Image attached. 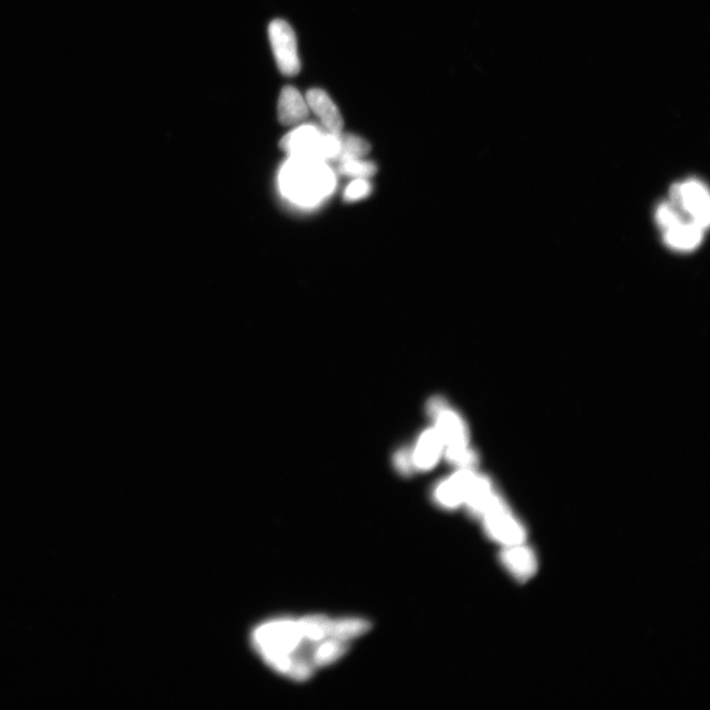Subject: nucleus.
<instances>
[{"label":"nucleus","mask_w":710,"mask_h":710,"mask_svg":"<svg viewBox=\"0 0 710 710\" xmlns=\"http://www.w3.org/2000/svg\"><path fill=\"white\" fill-rule=\"evenodd\" d=\"M250 641L267 668L286 679L305 682L316 671L313 655L321 641L306 636L299 619L283 617L262 621L251 631Z\"/></svg>","instance_id":"nucleus-1"},{"label":"nucleus","mask_w":710,"mask_h":710,"mask_svg":"<svg viewBox=\"0 0 710 710\" xmlns=\"http://www.w3.org/2000/svg\"><path fill=\"white\" fill-rule=\"evenodd\" d=\"M284 168L281 182L285 195L296 202L314 203L332 188V178L320 160L293 157Z\"/></svg>","instance_id":"nucleus-2"},{"label":"nucleus","mask_w":710,"mask_h":710,"mask_svg":"<svg viewBox=\"0 0 710 710\" xmlns=\"http://www.w3.org/2000/svg\"><path fill=\"white\" fill-rule=\"evenodd\" d=\"M427 410L436 421L437 433L447 446L446 456L452 464L462 469L475 465L476 456L468 447L466 426L459 416L440 397L428 402Z\"/></svg>","instance_id":"nucleus-3"},{"label":"nucleus","mask_w":710,"mask_h":710,"mask_svg":"<svg viewBox=\"0 0 710 710\" xmlns=\"http://www.w3.org/2000/svg\"><path fill=\"white\" fill-rule=\"evenodd\" d=\"M281 146L293 157L320 160L336 159L339 138L314 125L301 126L284 137Z\"/></svg>","instance_id":"nucleus-4"},{"label":"nucleus","mask_w":710,"mask_h":710,"mask_svg":"<svg viewBox=\"0 0 710 710\" xmlns=\"http://www.w3.org/2000/svg\"><path fill=\"white\" fill-rule=\"evenodd\" d=\"M670 202L687 220L707 230L710 223V198L703 182L690 179L677 182L671 188Z\"/></svg>","instance_id":"nucleus-5"},{"label":"nucleus","mask_w":710,"mask_h":710,"mask_svg":"<svg viewBox=\"0 0 710 710\" xmlns=\"http://www.w3.org/2000/svg\"><path fill=\"white\" fill-rule=\"evenodd\" d=\"M488 535L503 546L524 543L526 533L521 524L513 518L503 500L494 496L481 516Z\"/></svg>","instance_id":"nucleus-6"},{"label":"nucleus","mask_w":710,"mask_h":710,"mask_svg":"<svg viewBox=\"0 0 710 710\" xmlns=\"http://www.w3.org/2000/svg\"><path fill=\"white\" fill-rule=\"evenodd\" d=\"M268 35L279 70L286 77H294L301 64L294 29L285 20L277 19L268 27Z\"/></svg>","instance_id":"nucleus-7"},{"label":"nucleus","mask_w":710,"mask_h":710,"mask_svg":"<svg viewBox=\"0 0 710 710\" xmlns=\"http://www.w3.org/2000/svg\"><path fill=\"white\" fill-rule=\"evenodd\" d=\"M309 109L319 117L322 127L333 135L342 133L343 118L338 107L324 90L310 89L306 96Z\"/></svg>","instance_id":"nucleus-8"},{"label":"nucleus","mask_w":710,"mask_h":710,"mask_svg":"<svg viewBox=\"0 0 710 710\" xmlns=\"http://www.w3.org/2000/svg\"><path fill=\"white\" fill-rule=\"evenodd\" d=\"M470 469H462L454 476L441 481L434 490V499L448 509H454L465 503L469 487L473 478Z\"/></svg>","instance_id":"nucleus-9"},{"label":"nucleus","mask_w":710,"mask_h":710,"mask_svg":"<svg viewBox=\"0 0 710 710\" xmlns=\"http://www.w3.org/2000/svg\"><path fill=\"white\" fill-rule=\"evenodd\" d=\"M705 230L690 220H681L663 230L664 242L676 251H693L703 242Z\"/></svg>","instance_id":"nucleus-10"},{"label":"nucleus","mask_w":710,"mask_h":710,"mask_svg":"<svg viewBox=\"0 0 710 710\" xmlns=\"http://www.w3.org/2000/svg\"><path fill=\"white\" fill-rule=\"evenodd\" d=\"M309 111L305 97L294 86L283 89L277 106L279 122L285 126L298 125L309 116Z\"/></svg>","instance_id":"nucleus-11"},{"label":"nucleus","mask_w":710,"mask_h":710,"mask_svg":"<svg viewBox=\"0 0 710 710\" xmlns=\"http://www.w3.org/2000/svg\"><path fill=\"white\" fill-rule=\"evenodd\" d=\"M500 558L504 566L520 581L528 580L536 573V556L523 543L505 547Z\"/></svg>","instance_id":"nucleus-12"},{"label":"nucleus","mask_w":710,"mask_h":710,"mask_svg":"<svg viewBox=\"0 0 710 710\" xmlns=\"http://www.w3.org/2000/svg\"><path fill=\"white\" fill-rule=\"evenodd\" d=\"M444 443L436 429H428L419 437L412 459L414 467L419 470H429L436 465Z\"/></svg>","instance_id":"nucleus-13"},{"label":"nucleus","mask_w":710,"mask_h":710,"mask_svg":"<svg viewBox=\"0 0 710 710\" xmlns=\"http://www.w3.org/2000/svg\"><path fill=\"white\" fill-rule=\"evenodd\" d=\"M349 649L346 640L328 639L321 641L315 649L313 663L316 670L338 661Z\"/></svg>","instance_id":"nucleus-14"},{"label":"nucleus","mask_w":710,"mask_h":710,"mask_svg":"<svg viewBox=\"0 0 710 710\" xmlns=\"http://www.w3.org/2000/svg\"><path fill=\"white\" fill-rule=\"evenodd\" d=\"M339 154L337 160L362 159L370 152L369 144L365 139L350 134H340Z\"/></svg>","instance_id":"nucleus-15"},{"label":"nucleus","mask_w":710,"mask_h":710,"mask_svg":"<svg viewBox=\"0 0 710 710\" xmlns=\"http://www.w3.org/2000/svg\"><path fill=\"white\" fill-rule=\"evenodd\" d=\"M370 630V623L360 619H344L332 621L331 638L341 640H350L362 636Z\"/></svg>","instance_id":"nucleus-16"},{"label":"nucleus","mask_w":710,"mask_h":710,"mask_svg":"<svg viewBox=\"0 0 710 710\" xmlns=\"http://www.w3.org/2000/svg\"><path fill=\"white\" fill-rule=\"evenodd\" d=\"M339 171L342 175L367 180L376 173L378 168L369 161L347 159L340 161Z\"/></svg>","instance_id":"nucleus-17"},{"label":"nucleus","mask_w":710,"mask_h":710,"mask_svg":"<svg viewBox=\"0 0 710 710\" xmlns=\"http://www.w3.org/2000/svg\"><path fill=\"white\" fill-rule=\"evenodd\" d=\"M370 185L367 180L358 179L351 182L344 193V199L348 201H358L367 197L370 192Z\"/></svg>","instance_id":"nucleus-18"},{"label":"nucleus","mask_w":710,"mask_h":710,"mask_svg":"<svg viewBox=\"0 0 710 710\" xmlns=\"http://www.w3.org/2000/svg\"><path fill=\"white\" fill-rule=\"evenodd\" d=\"M396 466L403 473H411L414 468L412 453L407 450H401L396 455Z\"/></svg>","instance_id":"nucleus-19"}]
</instances>
